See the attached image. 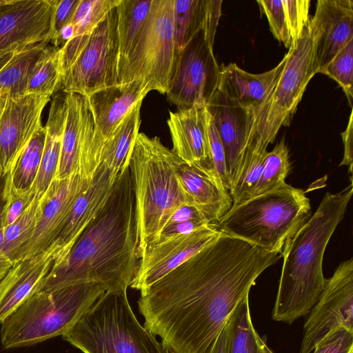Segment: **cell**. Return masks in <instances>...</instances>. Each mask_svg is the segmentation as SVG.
<instances>
[{
	"instance_id": "cell-1",
	"label": "cell",
	"mask_w": 353,
	"mask_h": 353,
	"mask_svg": "<svg viewBox=\"0 0 353 353\" xmlns=\"http://www.w3.org/2000/svg\"><path fill=\"white\" fill-rule=\"evenodd\" d=\"M281 257L221 232L141 292L138 308L143 326L170 353H212L234 308Z\"/></svg>"
},
{
	"instance_id": "cell-2",
	"label": "cell",
	"mask_w": 353,
	"mask_h": 353,
	"mask_svg": "<svg viewBox=\"0 0 353 353\" xmlns=\"http://www.w3.org/2000/svg\"><path fill=\"white\" fill-rule=\"evenodd\" d=\"M134 196L129 165L111 196L69 253L53 264L39 291L93 283L106 292L127 291L137 270Z\"/></svg>"
},
{
	"instance_id": "cell-3",
	"label": "cell",
	"mask_w": 353,
	"mask_h": 353,
	"mask_svg": "<svg viewBox=\"0 0 353 353\" xmlns=\"http://www.w3.org/2000/svg\"><path fill=\"white\" fill-rule=\"evenodd\" d=\"M353 194L350 183L341 191L327 192L313 215L286 241L272 319L292 323L307 314L325 285L324 253L333 233L343 219Z\"/></svg>"
},
{
	"instance_id": "cell-4",
	"label": "cell",
	"mask_w": 353,
	"mask_h": 353,
	"mask_svg": "<svg viewBox=\"0 0 353 353\" xmlns=\"http://www.w3.org/2000/svg\"><path fill=\"white\" fill-rule=\"evenodd\" d=\"M176 154L158 137L139 133L129 161L134 196L139 259L173 214L188 205L175 168Z\"/></svg>"
},
{
	"instance_id": "cell-5",
	"label": "cell",
	"mask_w": 353,
	"mask_h": 353,
	"mask_svg": "<svg viewBox=\"0 0 353 353\" xmlns=\"http://www.w3.org/2000/svg\"><path fill=\"white\" fill-rule=\"evenodd\" d=\"M311 215L305 192L285 183L232 205L214 225L223 234L281 255L286 241Z\"/></svg>"
},
{
	"instance_id": "cell-6",
	"label": "cell",
	"mask_w": 353,
	"mask_h": 353,
	"mask_svg": "<svg viewBox=\"0 0 353 353\" xmlns=\"http://www.w3.org/2000/svg\"><path fill=\"white\" fill-rule=\"evenodd\" d=\"M105 292L88 283L35 292L1 323L2 346L13 349L63 336Z\"/></svg>"
},
{
	"instance_id": "cell-7",
	"label": "cell",
	"mask_w": 353,
	"mask_h": 353,
	"mask_svg": "<svg viewBox=\"0 0 353 353\" xmlns=\"http://www.w3.org/2000/svg\"><path fill=\"white\" fill-rule=\"evenodd\" d=\"M62 338L83 353H170L139 322L127 291L105 292Z\"/></svg>"
},
{
	"instance_id": "cell-8",
	"label": "cell",
	"mask_w": 353,
	"mask_h": 353,
	"mask_svg": "<svg viewBox=\"0 0 353 353\" xmlns=\"http://www.w3.org/2000/svg\"><path fill=\"white\" fill-rule=\"evenodd\" d=\"M284 68L265 101L248 110V139L244 157L264 154L283 126H289L305 88L316 74L313 68V37L309 26L296 46L285 54Z\"/></svg>"
},
{
	"instance_id": "cell-9",
	"label": "cell",
	"mask_w": 353,
	"mask_h": 353,
	"mask_svg": "<svg viewBox=\"0 0 353 353\" xmlns=\"http://www.w3.org/2000/svg\"><path fill=\"white\" fill-rule=\"evenodd\" d=\"M174 0H152L147 18L121 68L119 83L143 80L150 91L166 94L177 59Z\"/></svg>"
},
{
	"instance_id": "cell-10",
	"label": "cell",
	"mask_w": 353,
	"mask_h": 353,
	"mask_svg": "<svg viewBox=\"0 0 353 353\" xmlns=\"http://www.w3.org/2000/svg\"><path fill=\"white\" fill-rule=\"evenodd\" d=\"M116 8L97 26L85 48L63 74L61 90L88 97L119 83Z\"/></svg>"
},
{
	"instance_id": "cell-11",
	"label": "cell",
	"mask_w": 353,
	"mask_h": 353,
	"mask_svg": "<svg viewBox=\"0 0 353 353\" xmlns=\"http://www.w3.org/2000/svg\"><path fill=\"white\" fill-rule=\"evenodd\" d=\"M219 75L213 46L201 30L178 52L167 98L178 109L206 105L218 88Z\"/></svg>"
},
{
	"instance_id": "cell-12",
	"label": "cell",
	"mask_w": 353,
	"mask_h": 353,
	"mask_svg": "<svg viewBox=\"0 0 353 353\" xmlns=\"http://www.w3.org/2000/svg\"><path fill=\"white\" fill-rule=\"evenodd\" d=\"M353 331V258L340 263L325 287L303 327L299 353L315 345L339 327Z\"/></svg>"
},
{
	"instance_id": "cell-13",
	"label": "cell",
	"mask_w": 353,
	"mask_h": 353,
	"mask_svg": "<svg viewBox=\"0 0 353 353\" xmlns=\"http://www.w3.org/2000/svg\"><path fill=\"white\" fill-rule=\"evenodd\" d=\"M149 92L145 81L135 80L117 83L87 97L94 120V133L81 176L92 179L101 165L105 140Z\"/></svg>"
},
{
	"instance_id": "cell-14",
	"label": "cell",
	"mask_w": 353,
	"mask_h": 353,
	"mask_svg": "<svg viewBox=\"0 0 353 353\" xmlns=\"http://www.w3.org/2000/svg\"><path fill=\"white\" fill-rule=\"evenodd\" d=\"M54 0H0V66L15 53L50 43Z\"/></svg>"
},
{
	"instance_id": "cell-15",
	"label": "cell",
	"mask_w": 353,
	"mask_h": 353,
	"mask_svg": "<svg viewBox=\"0 0 353 353\" xmlns=\"http://www.w3.org/2000/svg\"><path fill=\"white\" fill-rule=\"evenodd\" d=\"M51 98L35 94L0 97V172L6 176L42 127L41 114Z\"/></svg>"
},
{
	"instance_id": "cell-16",
	"label": "cell",
	"mask_w": 353,
	"mask_h": 353,
	"mask_svg": "<svg viewBox=\"0 0 353 353\" xmlns=\"http://www.w3.org/2000/svg\"><path fill=\"white\" fill-rule=\"evenodd\" d=\"M221 234L211 223L145 250L130 287L143 292Z\"/></svg>"
},
{
	"instance_id": "cell-17",
	"label": "cell",
	"mask_w": 353,
	"mask_h": 353,
	"mask_svg": "<svg viewBox=\"0 0 353 353\" xmlns=\"http://www.w3.org/2000/svg\"><path fill=\"white\" fill-rule=\"evenodd\" d=\"M91 180L82 177L74 171L63 180L52 181L39 199L36 227L19 260L32 257L50 248L76 200L85 190Z\"/></svg>"
},
{
	"instance_id": "cell-18",
	"label": "cell",
	"mask_w": 353,
	"mask_h": 353,
	"mask_svg": "<svg viewBox=\"0 0 353 353\" xmlns=\"http://www.w3.org/2000/svg\"><path fill=\"white\" fill-rule=\"evenodd\" d=\"M210 119L206 105H195L178 109L176 112L170 111L167 123L172 141V152L186 163L208 176L220 188L210 157Z\"/></svg>"
},
{
	"instance_id": "cell-19",
	"label": "cell",
	"mask_w": 353,
	"mask_h": 353,
	"mask_svg": "<svg viewBox=\"0 0 353 353\" xmlns=\"http://www.w3.org/2000/svg\"><path fill=\"white\" fill-rule=\"evenodd\" d=\"M309 26L313 37V68L323 73L340 50L353 39V1L318 0Z\"/></svg>"
},
{
	"instance_id": "cell-20",
	"label": "cell",
	"mask_w": 353,
	"mask_h": 353,
	"mask_svg": "<svg viewBox=\"0 0 353 353\" xmlns=\"http://www.w3.org/2000/svg\"><path fill=\"white\" fill-rule=\"evenodd\" d=\"M118 177L113 176L103 165H100L88 188L76 200L49 248L54 250L53 264L64 259L106 204Z\"/></svg>"
},
{
	"instance_id": "cell-21",
	"label": "cell",
	"mask_w": 353,
	"mask_h": 353,
	"mask_svg": "<svg viewBox=\"0 0 353 353\" xmlns=\"http://www.w3.org/2000/svg\"><path fill=\"white\" fill-rule=\"evenodd\" d=\"M206 106L223 146L231 190L237 180L246 148L249 110L240 107L218 89Z\"/></svg>"
},
{
	"instance_id": "cell-22",
	"label": "cell",
	"mask_w": 353,
	"mask_h": 353,
	"mask_svg": "<svg viewBox=\"0 0 353 353\" xmlns=\"http://www.w3.org/2000/svg\"><path fill=\"white\" fill-rule=\"evenodd\" d=\"M54 261L49 248L32 257L17 261L0 280V323L30 296L40 290Z\"/></svg>"
},
{
	"instance_id": "cell-23",
	"label": "cell",
	"mask_w": 353,
	"mask_h": 353,
	"mask_svg": "<svg viewBox=\"0 0 353 353\" xmlns=\"http://www.w3.org/2000/svg\"><path fill=\"white\" fill-rule=\"evenodd\" d=\"M286 62L282 60L270 70L247 72L234 63L219 66L218 90L241 108L254 110L265 101L279 78Z\"/></svg>"
},
{
	"instance_id": "cell-24",
	"label": "cell",
	"mask_w": 353,
	"mask_h": 353,
	"mask_svg": "<svg viewBox=\"0 0 353 353\" xmlns=\"http://www.w3.org/2000/svg\"><path fill=\"white\" fill-rule=\"evenodd\" d=\"M174 164L188 205L194 207L210 223L218 222L232 205L230 192L220 188L208 176L176 155Z\"/></svg>"
},
{
	"instance_id": "cell-25",
	"label": "cell",
	"mask_w": 353,
	"mask_h": 353,
	"mask_svg": "<svg viewBox=\"0 0 353 353\" xmlns=\"http://www.w3.org/2000/svg\"><path fill=\"white\" fill-rule=\"evenodd\" d=\"M65 93L54 95L46 125L45 143L32 191L40 199L54 179L58 168L66 117Z\"/></svg>"
},
{
	"instance_id": "cell-26",
	"label": "cell",
	"mask_w": 353,
	"mask_h": 353,
	"mask_svg": "<svg viewBox=\"0 0 353 353\" xmlns=\"http://www.w3.org/2000/svg\"><path fill=\"white\" fill-rule=\"evenodd\" d=\"M121 0H80L70 21L73 37L60 48L62 77L86 46L97 26Z\"/></svg>"
},
{
	"instance_id": "cell-27",
	"label": "cell",
	"mask_w": 353,
	"mask_h": 353,
	"mask_svg": "<svg viewBox=\"0 0 353 353\" xmlns=\"http://www.w3.org/2000/svg\"><path fill=\"white\" fill-rule=\"evenodd\" d=\"M139 101L105 140L101 154L103 165L113 176L118 177L129 165L132 150L141 125Z\"/></svg>"
},
{
	"instance_id": "cell-28",
	"label": "cell",
	"mask_w": 353,
	"mask_h": 353,
	"mask_svg": "<svg viewBox=\"0 0 353 353\" xmlns=\"http://www.w3.org/2000/svg\"><path fill=\"white\" fill-rule=\"evenodd\" d=\"M48 41L33 45L18 52L0 66V97H19L25 94L26 84L37 59Z\"/></svg>"
},
{
	"instance_id": "cell-29",
	"label": "cell",
	"mask_w": 353,
	"mask_h": 353,
	"mask_svg": "<svg viewBox=\"0 0 353 353\" xmlns=\"http://www.w3.org/2000/svg\"><path fill=\"white\" fill-rule=\"evenodd\" d=\"M152 0H121L116 7L119 74L148 14Z\"/></svg>"
},
{
	"instance_id": "cell-30",
	"label": "cell",
	"mask_w": 353,
	"mask_h": 353,
	"mask_svg": "<svg viewBox=\"0 0 353 353\" xmlns=\"http://www.w3.org/2000/svg\"><path fill=\"white\" fill-rule=\"evenodd\" d=\"M228 321L227 353H271L252 325L249 296H245L237 305Z\"/></svg>"
},
{
	"instance_id": "cell-31",
	"label": "cell",
	"mask_w": 353,
	"mask_h": 353,
	"mask_svg": "<svg viewBox=\"0 0 353 353\" xmlns=\"http://www.w3.org/2000/svg\"><path fill=\"white\" fill-rule=\"evenodd\" d=\"M46 130L41 127L14 162L6 174V185L17 192L32 190L41 163Z\"/></svg>"
},
{
	"instance_id": "cell-32",
	"label": "cell",
	"mask_w": 353,
	"mask_h": 353,
	"mask_svg": "<svg viewBox=\"0 0 353 353\" xmlns=\"http://www.w3.org/2000/svg\"><path fill=\"white\" fill-rule=\"evenodd\" d=\"M61 81L60 48L49 44L32 70L25 94L51 98L61 90Z\"/></svg>"
},
{
	"instance_id": "cell-33",
	"label": "cell",
	"mask_w": 353,
	"mask_h": 353,
	"mask_svg": "<svg viewBox=\"0 0 353 353\" xmlns=\"http://www.w3.org/2000/svg\"><path fill=\"white\" fill-rule=\"evenodd\" d=\"M210 0H174L175 47L182 50L203 29Z\"/></svg>"
},
{
	"instance_id": "cell-34",
	"label": "cell",
	"mask_w": 353,
	"mask_h": 353,
	"mask_svg": "<svg viewBox=\"0 0 353 353\" xmlns=\"http://www.w3.org/2000/svg\"><path fill=\"white\" fill-rule=\"evenodd\" d=\"M39 199L35 198L30 206L8 226L3 228V252L14 264L30 241L36 227Z\"/></svg>"
},
{
	"instance_id": "cell-35",
	"label": "cell",
	"mask_w": 353,
	"mask_h": 353,
	"mask_svg": "<svg viewBox=\"0 0 353 353\" xmlns=\"http://www.w3.org/2000/svg\"><path fill=\"white\" fill-rule=\"evenodd\" d=\"M291 169L289 151L285 139L281 140L264 160L261 176L256 185L253 196L274 189L285 183V179Z\"/></svg>"
},
{
	"instance_id": "cell-36",
	"label": "cell",
	"mask_w": 353,
	"mask_h": 353,
	"mask_svg": "<svg viewBox=\"0 0 353 353\" xmlns=\"http://www.w3.org/2000/svg\"><path fill=\"white\" fill-rule=\"evenodd\" d=\"M323 74L334 79L342 88L350 107L353 99V39L334 57Z\"/></svg>"
},
{
	"instance_id": "cell-37",
	"label": "cell",
	"mask_w": 353,
	"mask_h": 353,
	"mask_svg": "<svg viewBox=\"0 0 353 353\" xmlns=\"http://www.w3.org/2000/svg\"><path fill=\"white\" fill-rule=\"evenodd\" d=\"M287 28L294 46L302 37L310 22V0H281Z\"/></svg>"
},
{
	"instance_id": "cell-38",
	"label": "cell",
	"mask_w": 353,
	"mask_h": 353,
	"mask_svg": "<svg viewBox=\"0 0 353 353\" xmlns=\"http://www.w3.org/2000/svg\"><path fill=\"white\" fill-rule=\"evenodd\" d=\"M256 2L261 11L266 16L270 30L275 39L289 49L291 40L281 0H258Z\"/></svg>"
},
{
	"instance_id": "cell-39",
	"label": "cell",
	"mask_w": 353,
	"mask_h": 353,
	"mask_svg": "<svg viewBox=\"0 0 353 353\" xmlns=\"http://www.w3.org/2000/svg\"><path fill=\"white\" fill-rule=\"evenodd\" d=\"M35 198L32 190L17 192L8 188L6 182L5 203L1 216L2 228H6L15 221Z\"/></svg>"
},
{
	"instance_id": "cell-40",
	"label": "cell",
	"mask_w": 353,
	"mask_h": 353,
	"mask_svg": "<svg viewBox=\"0 0 353 353\" xmlns=\"http://www.w3.org/2000/svg\"><path fill=\"white\" fill-rule=\"evenodd\" d=\"M209 141L211 161L218 183L220 188L230 192L223 146L212 117L209 125Z\"/></svg>"
},
{
	"instance_id": "cell-41",
	"label": "cell",
	"mask_w": 353,
	"mask_h": 353,
	"mask_svg": "<svg viewBox=\"0 0 353 353\" xmlns=\"http://www.w3.org/2000/svg\"><path fill=\"white\" fill-rule=\"evenodd\" d=\"M353 350V331L339 327L329 333L314 347V353H350Z\"/></svg>"
},
{
	"instance_id": "cell-42",
	"label": "cell",
	"mask_w": 353,
	"mask_h": 353,
	"mask_svg": "<svg viewBox=\"0 0 353 353\" xmlns=\"http://www.w3.org/2000/svg\"><path fill=\"white\" fill-rule=\"evenodd\" d=\"M80 0H54L51 17L50 43L54 45L61 28L69 23Z\"/></svg>"
},
{
	"instance_id": "cell-43",
	"label": "cell",
	"mask_w": 353,
	"mask_h": 353,
	"mask_svg": "<svg viewBox=\"0 0 353 353\" xmlns=\"http://www.w3.org/2000/svg\"><path fill=\"white\" fill-rule=\"evenodd\" d=\"M211 223L204 219H192L183 222L168 223L162 230L152 246L163 243L175 236L191 233Z\"/></svg>"
},
{
	"instance_id": "cell-44",
	"label": "cell",
	"mask_w": 353,
	"mask_h": 353,
	"mask_svg": "<svg viewBox=\"0 0 353 353\" xmlns=\"http://www.w3.org/2000/svg\"><path fill=\"white\" fill-rule=\"evenodd\" d=\"M352 110L351 111L349 121L346 129L341 132V137L343 143V157L339 166L345 165L348 167V173L352 174V164H353V155H352Z\"/></svg>"
},
{
	"instance_id": "cell-45",
	"label": "cell",
	"mask_w": 353,
	"mask_h": 353,
	"mask_svg": "<svg viewBox=\"0 0 353 353\" xmlns=\"http://www.w3.org/2000/svg\"><path fill=\"white\" fill-rule=\"evenodd\" d=\"M228 319L216 340L212 353H227L229 334Z\"/></svg>"
},
{
	"instance_id": "cell-46",
	"label": "cell",
	"mask_w": 353,
	"mask_h": 353,
	"mask_svg": "<svg viewBox=\"0 0 353 353\" xmlns=\"http://www.w3.org/2000/svg\"><path fill=\"white\" fill-rule=\"evenodd\" d=\"M3 228L0 229V280H1L12 267L13 263L3 252Z\"/></svg>"
},
{
	"instance_id": "cell-47",
	"label": "cell",
	"mask_w": 353,
	"mask_h": 353,
	"mask_svg": "<svg viewBox=\"0 0 353 353\" xmlns=\"http://www.w3.org/2000/svg\"><path fill=\"white\" fill-rule=\"evenodd\" d=\"M6 182V175L3 176L0 172V229L2 228L1 216L2 210L5 203V186Z\"/></svg>"
},
{
	"instance_id": "cell-48",
	"label": "cell",
	"mask_w": 353,
	"mask_h": 353,
	"mask_svg": "<svg viewBox=\"0 0 353 353\" xmlns=\"http://www.w3.org/2000/svg\"><path fill=\"white\" fill-rule=\"evenodd\" d=\"M350 353H353V350H352V351H351Z\"/></svg>"
}]
</instances>
